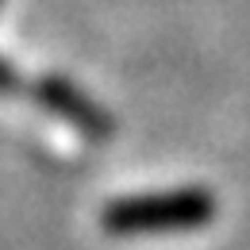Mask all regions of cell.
<instances>
[{
  "mask_svg": "<svg viewBox=\"0 0 250 250\" xmlns=\"http://www.w3.org/2000/svg\"><path fill=\"white\" fill-rule=\"evenodd\" d=\"M212 219V196L208 192H162V196H131L116 200L104 212V227L127 235V231H173V227H200Z\"/></svg>",
  "mask_w": 250,
  "mask_h": 250,
  "instance_id": "1",
  "label": "cell"
},
{
  "mask_svg": "<svg viewBox=\"0 0 250 250\" xmlns=\"http://www.w3.org/2000/svg\"><path fill=\"white\" fill-rule=\"evenodd\" d=\"M39 100H42L46 108H54L58 116H69L85 135H104V131H108V127H104V112H100L96 104H89L85 96L77 93L73 85H65V81L46 77V81L39 85Z\"/></svg>",
  "mask_w": 250,
  "mask_h": 250,
  "instance_id": "2",
  "label": "cell"
}]
</instances>
